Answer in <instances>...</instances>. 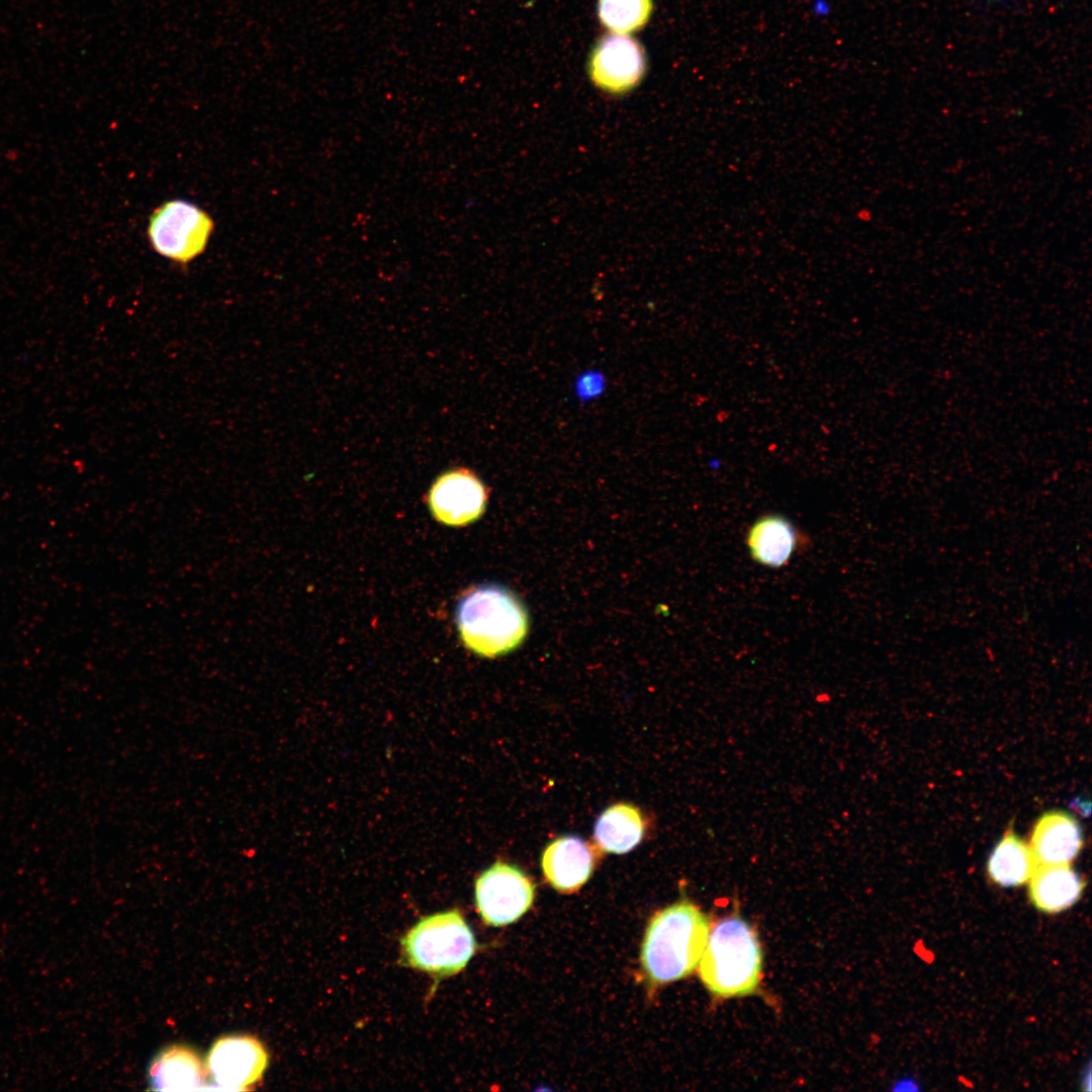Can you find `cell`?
I'll list each match as a JSON object with an SVG mask.
<instances>
[{
	"label": "cell",
	"mask_w": 1092,
	"mask_h": 1092,
	"mask_svg": "<svg viewBox=\"0 0 1092 1092\" xmlns=\"http://www.w3.org/2000/svg\"><path fill=\"white\" fill-rule=\"evenodd\" d=\"M709 931L707 916L691 901L657 912L641 947V966L648 981L660 986L689 976L698 967Z\"/></svg>",
	"instance_id": "1"
},
{
	"label": "cell",
	"mask_w": 1092,
	"mask_h": 1092,
	"mask_svg": "<svg viewBox=\"0 0 1092 1092\" xmlns=\"http://www.w3.org/2000/svg\"><path fill=\"white\" fill-rule=\"evenodd\" d=\"M455 621L464 646L488 658L514 650L528 632L524 606L497 584H481L466 592L456 606Z\"/></svg>",
	"instance_id": "2"
},
{
	"label": "cell",
	"mask_w": 1092,
	"mask_h": 1092,
	"mask_svg": "<svg viewBox=\"0 0 1092 1092\" xmlns=\"http://www.w3.org/2000/svg\"><path fill=\"white\" fill-rule=\"evenodd\" d=\"M698 969L705 987L717 997L753 993L762 970L761 947L755 930L739 915L722 918L710 928Z\"/></svg>",
	"instance_id": "3"
},
{
	"label": "cell",
	"mask_w": 1092,
	"mask_h": 1092,
	"mask_svg": "<svg viewBox=\"0 0 1092 1092\" xmlns=\"http://www.w3.org/2000/svg\"><path fill=\"white\" fill-rule=\"evenodd\" d=\"M405 966L437 979L461 972L476 950L474 935L458 909L424 917L400 940Z\"/></svg>",
	"instance_id": "4"
},
{
	"label": "cell",
	"mask_w": 1092,
	"mask_h": 1092,
	"mask_svg": "<svg viewBox=\"0 0 1092 1092\" xmlns=\"http://www.w3.org/2000/svg\"><path fill=\"white\" fill-rule=\"evenodd\" d=\"M214 230L210 215L182 199L166 201L150 216L148 238L154 251L179 264L201 255Z\"/></svg>",
	"instance_id": "5"
},
{
	"label": "cell",
	"mask_w": 1092,
	"mask_h": 1092,
	"mask_svg": "<svg viewBox=\"0 0 1092 1092\" xmlns=\"http://www.w3.org/2000/svg\"><path fill=\"white\" fill-rule=\"evenodd\" d=\"M535 886L518 867L497 860L476 879V909L490 926H505L517 921L531 907Z\"/></svg>",
	"instance_id": "6"
},
{
	"label": "cell",
	"mask_w": 1092,
	"mask_h": 1092,
	"mask_svg": "<svg viewBox=\"0 0 1092 1092\" xmlns=\"http://www.w3.org/2000/svg\"><path fill=\"white\" fill-rule=\"evenodd\" d=\"M646 71L641 44L630 34L610 32L595 46L589 62L590 81L602 91L622 95L636 88Z\"/></svg>",
	"instance_id": "7"
},
{
	"label": "cell",
	"mask_w": 1092,
	"mask_h": 1092,
	"mask_svg": "<svg viewBox=\"0 0 1092 1092\" xmlns=\"http://www.w3.org/2000/svg\"><path fill=\"white\" fill-rule=\"evenodd\" d=\"M268 1064L263 1044L250 1035L218 1038L207 1056V1070L218 1088L246 1090L257 1083Z\"/></svg>",
	"instance_id": "8"
},
{
	"label": "cell",
	"mask_w": 1092,
	"mask_h": 1092,
	"mask_svg": "<svg viewBox=\"0 0 1092 1092\" xmlns=\"http://www.w3.org/2000/svg\"><path fill=\"white\" fill-rule=\"evenodd\" d=\"M487 492L480 479L467 468L443 472L429 490V508L434 518L448 526H465L484 512Z\"/></svg>",
	"instance_id": "9"
},
{
	"label": "cell",
	"mask_w": 1092,
	"mask_h": 1092,
	"mask_svg": "<svg viewBox=\"0 0 1092 1092\" xmlns=\"http://www.w3.org/2000/svg\"><path fill=\"white\" fill-rule=\"evenodd\" d=\"M599 847L574 835L550 842L544 849L541 866L545 880L556 891H578L592 877L599 859Z\"/></svg>",
	"instance_id": "10"
},
{
	"label": "cell",
	"mask_w": 1092,
	"mask_h": 1092,
	"mask_svg": "<svg viewBox=\"0 0 1092 1092\" xmlns=\"http://www.w3.org/2000/svg\"><path fill=\"white\" fill-rule=\"evenodd\" d=\"M1083 844V831L1078 820L1064 811H1050L1036 820L1029 847L1037 866L1070 864Z\"/></svg>",
	"instance_id": "11"
},
{
	"label": "cell",
	"mask_w": 1092,
	"mask_h": 1092,
	"mask_svg": "<svg viewBox=\"0 0 1092 1092\" xmlns=\"http://www.w3.org/2000/svg\"><path fill=\"white\" fill-rule=\"evenodd\" d=\"M1082 877L1070 864H1038L1029 879V897L1045 913L1062 912L1081 898Z\"/></svg>",
	"instance_id": "12"
},
{
	"label": "cell",
	"mask_w": 1092,
	"mask_h": 1092,
	"mask_svg": "<svg viewBox=\"0 0 1092 1092\" xmlns=\"http://www.w3.org/2000/svg\"><path fill=\"white\" fill-rule=\"evenodd\" d=\"M799 542L796 528L780 515H766L758 519L749 529L746 538L751 557L769 567L787 564Z\"/></svg>",
	"instance_id": "13"
},
{
	"label": "cell",
	"mask_w": 1092,
	"mask_h": 1092,
	"mask_svg": "<svg viewBox=\"0 0 1092 1092\" xmlns=\"http://www.w3.org/2000/svg\"><path fill=\"white\" fill-rule=\"evenodd\" d=\"M206 1071L198 1055L188 1046L172 1045L153 1062L150 1080L155 1090H199Z\"/></svg>",
	"instance_id": "14"
},
{
	"label": "cell",
	"mask_w": 1092,
	"mask_h": 1092,
	"mask_svg": "<svg viewBox=\"0 0 1092 1092\" xmlns=\"http://www.w3.org/2000/svg\"><path fill=\"white\" fill-rule=\"evenodd\" d=\"M644 832L645 821L640 810L632 804L617 803L597 819L594 838L601 850L623 854L641 842Z\"/></svg>",
	"instance_id": "15"
},
{
	"label": "cell",
	"mask_w": 1092,
	"mask_h": 1092,
	"mask_svg": "<svg viewBox=\"0 0 1092 1092\" xmlns=\"http://www.w3.org/2000/svg\"><path fill=\"white\" fill-rule=\"evenodd\" d=\"M1036 866L1029 845L1010 827L989 855L987 872L1001 887H1018L1029 881Z\"/></svg>",
	"instance_id": "16"
},
{
	"label": "cell",
	"mask_w": 1092,
	"mask_h": 1092,
	"mask_svg": "<svg viewBox=\"0 0 1092 1092\" xmlns=\"http://www.w3.org/2000/svg\"><path fill=\"white\" fill-rule=\"evenodd\" d=\"M653 10L652 0H599L600 22L609 32L631 34L641 29Z\"/></svg>",
	"instance_id": "17"
},
{
	"label": "cell",
	"mask_w": 1092,
	"mask_h": 1092,
	"mask_svg": "<svg viewBox=\"0 0 1092 1092\" xmlns=\"http://www.w3.org/2000/svg\"><path fill=\"white\" fill-rule=\"evenodd\" d=\"M994 1H996L998 3H1005V2H1008L1009 0H994Z\"/></svg>",
	"instance_id": "18"
}]
</instances>
